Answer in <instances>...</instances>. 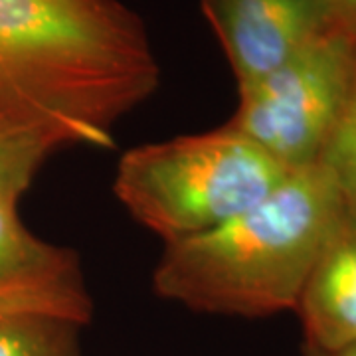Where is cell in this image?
<instances>
[{"label": "cell", "instance_id": "6da1fadb", "mask_svg": "<svg viewBox=\"0 0 356 356\" xmlns=\"http://www.w3.org/2000/svg\"><path fill=\"white\" fill-rule=\"evenodd\" d=\"M159 83L147 26L121 0H0L2 127L109 151Z\"/></svg>", "mask_w": 356, "mask_h": 356}, {"label": "cell", "instance_id": "7a4b0ae2", "mask_svg": "<svg viewBox=\"0 0 356 356\" xmlns=\"http://www.w3.org/2000/svg\"><path fill=\"white\" fill-rule=\"evenodd\" d=\"M346 212L325 166L293 170L264 202L206 234L166 243L159 297L198 313L259 318L295 311L325 242Z\"/></svg>", "mask_w": 356, "mask_h": 356}, {"label": "cell", "instance_id": "3957f363", "mask_svg": "<svg viewBox=\"0 0 356 356\" xmlns=\"http://www.w3.org/2000/svg\"><path fill=\"white\" fill-rule=\"evenodd\" d=\"M291 172L226 123L129 149L119 159L113 192L129 216L166 245L240 216Z\"/></svg>", "mask_w": 356, "mask_h": 356}, {"label": "cell", "instance_id": "277c9868", "mask_svg": "<svg viewBox=\"0 0 356 356\" xmlns=\"http://www.w3.org/2000/svg\"><path fill=\"white\" fill-rule=\"evenodd\" d=\"M356 42L331 30L289 62L238 89L228 125L281 165H317L348 91Z\"/></svg>", "mask_w": 356, "mask_h": 356}, {"label": "cell", "instance_id": "5b68a950", "mask_svg": "<svg viewBox=\"0 0 356 356\" xmlns=\"http://www.w3.org/2000/svg\"><path fill=\"white\" fill-rule=\"evenodd\" d=\"M238 89L261 79L331 32L329 0H200Z\"/></svg>", "mask_w": 356, "mask_h": 356}, {"label": "cell", "instance_id": "8992f818", "mask_svg": "<svg viewBox=\"0 0 356 356\" xmlns=\"http://www.w3.org/2000/svg\"><path fill=\"white\" fill-rule=\"evenodd\" d=\"M295 311L305 348L331 353L356 343V214L346 210L332 229Z\"/></svg>", "mask_w": 356, "mask_h": 356}, {"label": "cell", "instance_id": "52a82bcc", "mask_svg": "<svg viewBox=\"0 0 356 356\" xmlns=\"http://www.w3.org/2000/svg\"><path fill=\"white\" fill-rule=\"evenodd\" d=\"M81 271L79 255L26 228L16 204L0 196V287Z\"/></svg>", "mask_w": 356, "mask_h": 356}, {"label": "cell", "instance_id": "ba28073f", "mask_svg": "<svg viewBox=\"0 0 356 356\" xmlns=\"http://www.w3.org/2000/svg\"><path fill=\"white\" fill-rule=\"evenodd\" d=\"M16 315H50L88 325L93 315V299L83 271L0 287V318Z\"/></svg>", "mask_w": 356, "mask_h": 356}, {"label": "cell", "instance_id": "9c48e42d", "mask_svg": "<svg viewBox=\"0 0 356 356\" xmlns=\"http://www.w3.org/2000/svg\"><path fill=\"white\" fill-rule=\"evenodd\" d=\"M83 325L50 315L0 318V356H81Z\"/></svg>", "mask_w": 356, "mask_h": 356}, {"label": "cell", "instance_id": "30bf717a", "mask_svg": "<svg viewBox=\"0 0 356 356\" xmlns=\"http://www.w3.org/2000/svg\"><path fill=\"white\" fill-rule=\"evenodd\" d=\"M58 149L40 135L0 125V196L18 206Z\"/></svg>", "mask_w": 356, "mask_h": 356}, {"label": "cell", "instance_id": "8fae6325", "mask_svg": "<svg viewBox=\"0 0 356 356\" xmlns=\"http://www.w3.org/2000/svg\"><path fill=\"white\" fill-rule=\"evenodd\" d=\"M318 165L331 172L343 194L346 210L356 214V54L343 109L321 153Z\"/></svg>", "mask_w": 356, "mask_h": 356}, {"label": "cell", "instance_id": "7c38bea8", "mask_svg": "<svg viewBox=\"0 0 356 356\" xmlns=\"http://www.w3.org/2000/svg\"><path fill=\"white\" fill-rule=\"evenodd\" d=\"M332 30H339L356 42V0H329Z\"/></svg>", "mask_w": 356, "mask_h": 356}, {"label": "cell", "instance_id": "4fadbf2b", "mask_svg": "<svg viewBox=\"0 0 356 356\" xmlns=\"http://www.w3.org/2000/svg\"><path fill=\"white\" fill-rule=\"evenodd\" d=\"M303 356H356V343L348 344L344 348H339V350H331V353L315 350V348H305L303 346Z\"/></svg>", "mask_w": 356, "mask_h": 356}]
</instances>
